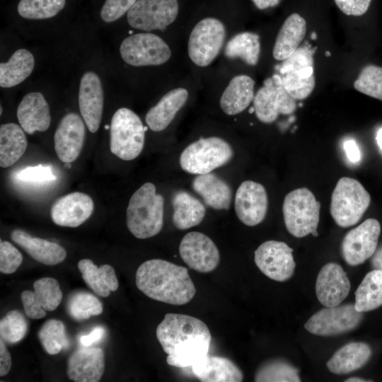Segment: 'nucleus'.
<instances>
[{
	"label": "nucleus",
	"mask_w": 382,
	"mask_h": 382,
	"mask_svg": "<svg viewBox=\"0 0 382 382\" xmlns=\"http://www.w3.org/2000/svg\"><path fill=\"white\" fill-rule=\"evenodd\" d=\"M105 333V330L103 327L98 326L93 329L91 332L80 337V343L83 347H90L94 343L100 341Z\"/></svg>",
	"instance_id": "obj_50"
},
{
	"label": "nucleus",
	"mask_w": 382,
	"mask_h": 382,
	"mask_svg": "<svg viewBox=\"0 0 382 382\" xmlns=\"http://www.w3.org/2000/svg\"><path fill=\"white\" fill-rule=\"evenodd\" d=\"M280 76L284 88L295 100L306 98L314 89V76L303 78L286 73Z\"/></svg>",
	"instance_id": "obj_45"
},
{
	"label": "nucleus",
	"mask_w": 382,
	"mask_h": 382,
	"mask_svg": "<svg viewBox=\"0 0 382 382\" xmlns=\"http://www.w3.org/2000/svg\"><path fill=\"white\" fill-rule=\"evenodd\" d=\"M108 128H109V126H108V125H106V126H105V129H108Z\"/></svg>",
	"instance_id": "obj_60"
},
{
	"label": "nucleus",
	"mask_w": 382,
	"mask_h": 382,
	"mask_svg": "<svg viewBox=\"0 0 382 382\" xmlns=\"http://www.w3.org/2000/svg\"><path fill=\"white\" fill-rule=\"evenodd\" d=\"M316 33H312V35H311V39L312 40H316Z\"/></svg>",
	"instance_id": "obj_56"
},
{
	"label": "nucleus",
	"mask_w": 382,
	"mask_h": 382,
	"mask_svg": "<svg viewBox=\"0 0 382 382\" xmlns=\"http://www.w3.org/2000/svg\"><path fill=\"white\" fill-rule=\"evenodd\" d=\"M382 306V271L373 270L366 274L355 291V308L359 312Z\"/></svg>",
	"instance_id": "obj_35"
},
{
	"label": "nucleus",
	"mask_w": 382,
	"mask_h": 382,
	"mask_svg": "<svg viewBox=\"0 0 382 382\" xmlns=\"http://www.w3.org/2000/svg\"><path fill=\"white\" fill-rule=\"evenodd\" d=\"M23 261L20 251L8 241L0 242V271L11 274L16 271Z\"/></svg>",
	"instance_id": "obj_46"
},
{
	"label": "nucleus",
	"mask_w": 382,
	"mask_h": 382,
	"mask_svg": "<svg viewBox=\"0 0 382 382\" xmlns=\"http://www.w3.org/2000/svg\"><path fill=\"white\" fill-rule=\"evenodd\" d=\"M104 96L99 76L93 71L81 77L79 91V105L82 118L91 133L98 131L103 111Z\"/></svg>",
	"instance_id": "obj_19"
},
{
	"label": "nucleus",
	"mask_w": 382,
	"mask_h": 382,
	"mask_svg": "<svg viewBox=\"0 0 382 382\" xmlns=\"http://www.w3.org/2000/svg\"><path fill=\"white\" fill-rule=\"evenodd\" d=\"M156 335L168 354V364L180 369L191 368L207 355L212 340L203 321L178 313H166L157 326Z\"/></svg>",
	"instance_id": "obj_1"
},
{
	"label": "nucleus",
	"mask_w": 382,
	"mask_h": 382,
	"mask_svg": "<svg viewBox=\"0 0 382 382\" xmlns=\"http://www.w3.org/2000/svg\"><path fill=\"white\" fill-rule=\"evenodd\" d=\"M163 197L151 183L143 184L132 195L127 208V226L139 239L157 235L163 225Z\"/></svg>",
	"instance_id": "obj_3"
},
{
	"label": "nucleus",
	"mask_w": 382,
	"mask_h": 382,
	"mask_svg": "<svg viewBox=\"0 0 382 382\" xmlns=\"http://www.w3.org/2000/svg\"><path fill=\"white\" fill-rule=\"evenodd\" d=\"M35 66L33 55L25 49L17 50L7 62L0 64V86H15L32 73Z\"/></svg>",
	"instance_id": "obj_34"
},
{
	"label": "nucleus",
	"mask_w": 382,
	"mask_h": 382,
	"mask_svg": "<svg viewBox=\"0 0 382 382\" xmlns=\"http://www.w3.org/2000/svg\"><path fill=\"white\" fill-rule=\"evenodd\" d=\"M27 330V320L18 311H8L0 321V336L4 342L14 344L21 341Z\"/></svg>",
	"instance_id": "obj_44"
},
{
	"label": "nucleus",
	"mask_w": 382,
	"mask_h": 382,
	"mask_svg": "<svg viewBox=\"0 0 382 382\" xmlns=\"http://www.w3.org/2000/svg\"><path fill=\"white\" fill-rule=\"evenodd\" d=\"M27 148V139L23 129L15 123H6L0 127V166L7 168L14 164L23 155Z\"/></svg>",
	"instance_id": "obj_33"
},
{
	"label": "nucleus",
	"mask_w": 382,
	"mask_h": 382,
	"mask_svg": "<svg viewBox=\"0 0 382 382\" xmlns=\"http://www.w3.org/2000/svg\"><path fill=\"white\" fill-rule=\"evenodd\" d=\"M178 13V0H137L127 12V21L142 30H163Z\"/></svg>",
	"instance_id": "obj_12"
},
{
	"label": "nucleus",
	"mask_w": 382,
	"mask_h": 382,
	"mask_svg": "<svg viewBox=\"0 0 382 382\" xmlns=\"http://www.w3.org/2000/svg\"><path fill=\"white\" fill-rule=\"evenodd\" d=\"M93 209V201L89 195L74 192L59 198L53 204L51 217L58 226L74 228L85 222Z\"/></svg>",
	"instance_id": "obj_21"
},
{
	"label": "nucleus",
	"mask_w": 382,
	"mask_h": 382,
	"mask_svg": "<svg viewBox=\"0 0 382 382\" xmlns=\"http://www.w3.org/2000/svg\"><path fill=\"white\" fill-rule=\"evenodd\" d=\"M13 179L18 184L28 187H42L57 180L50 165L39 164L19 169L13 174Z\"/></svg>",
	"instance_id": "obj_42"
},
{
	"label": "nucleus",
	"mask_w": 382,
	"mask_h": 382,
	"mask_svg": "<svg viewBox=\"0 0 382 382\" xmlns=\"http://www.w3.org/2000/svg\"><path fill=\"white\" fill-rule=\"evenodd\" d=\"M64 166L68 168H70L71 166V163H65Z\"/></svg>",
	"instance_id": "obj_57"
},
{
	"label": "nucleus",
	"mask_w": 382,
	"mask_h": 382,
	"mask_svg": "<svg viewBox=\"0 0 382 382\" xmlns=\"http://www.w3.org/2000/svg\"><path fill=\"white\" fill-rule=\"evenodd\" d=\"M224 24L214 18H206L192 29L188 41V54L199 66L209 65L219 54L225 39Z\"/></svg>",
	"instance_id": "obj_9"
},
{
	"label": "nucleus",
	"mask_w": 382,
	"mask_h": 382,
	"mask_svg": "<svg viewBox=\"0 0 382 382\" xmlns=\"http://www.w3.org/2000/svg\"><path fill=\"white\" fill-rule=\"evenodd\" d=\"M179 253L191 269L201 273L212 272L219 263V251L213 241L205 234L192 231L180 241Z\"/></svg>",
	"instance_id": "obj_15"
},
{
	"label": "nucleus",
	"mask_w": 382,
	"mask_h": 382,
	"mask_svg": "<svg viewBox=\"0 0 382 382\" xmlns=\"http://www.w3.org/2000/svg\"><path fill=\"white\" fill-rule=\"evenodd\" d=\"M173 223L180 230L188 229L199 224L206 213L204 204L186 191L179 190L172 198Z\"/></svg>",
	"instance_id": "obj_31"
},
{
	"label": "nucleus",
	"mask_w": 382,
	"mask_h": 382,
	"mask_svg": "<svg viewBox=\"0 0 382 382\" xmlns=\"http://www.w3.org/2000/svg\"><path fill=\"white\" fill-rule=\"evenodd\" d=\"M380 233V223L372 218L348 231L341 244L344 260L351 266L364 263L376 251Z\"/></svg>",
	"instance_id": "obj_13"
},
{
	"label": "nucleus",
	"mask_w": 382,
	"mask_h": 382,
	"mask_svg": "<svg viewBox=\"0 0 382 382\" xmlns=\"http://www.w3.org/2000/svg\"><path fill=\"white\" fill-rule=\"evenodd\" d=\"M320 211V203L310 190L301 187L291 191L285 196L282 205L288 232L296 238L309 234L317 237Z\"/></svg>",
	"instance_id": "obj_4"
},
{
	"label": "nucleus",
	"mask_w": 382,
	"mask_h": 382,
	"mask_svg": "<svg viewBox=\"0 0 382 382\" xmlns=\"http://www.w3.org/2000/svg\"><path fill=\"white\" fill-rule=\"evenodd\" d=\"M363 318L354 304L326 307L314 313L305 323V329L319 336H335L357 328Z\"/></svg>",
	"instance_id": "obj_10"
},
{
	"label": "nucleus",
	"mask_w": 382,
	"mask_h": 382,
	"mask_svg": "<svg viewBox=\"0 0 382 382\" xmlns=\"http://www.w3.org/2000/svg\"><path fill=\"white\" fill-rule=\"evenodd\" d=\"M370 203L369 193L357 180L343 177L332 193L330 214L339 226L349 227L361 219Z\"/></svg>",
	"instance_id": "obj_5"
},
{
	"label": "nucleus",
	"mask_w": 382,
	"mask_h": 382,
	"mask_svg": "<svg viewBox=\"0 0 382 382\" xmlns=\"http://www.w3.org/2000/svg\"><path fill=\"white\" fill-rule=\"evenodd\" d=\"M354 87L360 93L382 100V67L364 66L355 80Z\"/></svg>",
	"instance_id": "obj_43"
},
{
	"label": "nucleus",
	"mask_w": 382,
	"mask_h": 382,
	"mask_svg": "<svg viewBox=\"0 0 382 382\" xmlns=\"http://www.w3.org/2000/svg\"><path fill=\"white\" fill-rule=\"evenodd\" d=\"M86 129L81 117L71 112L60 120L54 136V150L59 159L72 163L79 156L85 140Z\"/></svg>",
	"instance_id": "obj_18"
},
{
	"label": "nucleus",
	"mask_w": 382,
	"mask_h": 382,
	"mask_svg": "<svg viewBox=\"0 0 382 382\" xmlns=\"http://www.w3.org/2000/svg\"><path fill=\"white\" fill-rule=\"evenodd\" d=\"M255 381L299 382V370L289 363L274 359L263 364L255 376Z\"/></svg>",
	"instance_id": "obj_38"
},
{
	"label": "nucleus",
	"mask_w": 382,
	"mask_h": 382,
	"mask_svg": "<svg viewBox=\"0 0 382 382\" xmlns=\"http://www.w3.org/2000/svg\"><path fill=\"white\" fill-rule=\"evenodd\" d=\"M345 381L346 382H364V381H367L361 378H358V377H352V378H349L347 379Z\"/></svg>",
	"instance_id": "obj_55"
},
{
	"label": "nucleus",
	"mask_w": 382,
	"mask_h": 382,
	"mask_svg": "<svg viewBox=\"0 0 382 382\" xmlns=\"http://www.w3.org/2000/svg\"><path fill=\"white\" fill-rule=\"evenodd\" d=\"M194 376L202 382H240L241 370L231 359L209 354L191 366Z\"/></svg>",
	"instance_id": "obj_25"
},
{
	"label": "nucleus",
	"mask_w": 382,
	"mask_h": 382,
	"mask_svg": "<svg viewBox=\"0 0 382 382\" xmlns=\"http://www.w3.org/2000/svg\"><path fill=\"white\" fill-rule=\"evenodd\" d=\"M137 0H105L100 17L106 23L115 21L132 7Z\"/></svg>",
	"instance_id": "obj_47"
},
{
	"label": "nucleus",
	"mask_w": 382,
	"mask_h": 382,
	"mask_svg": "<svg viewBox=\"0 0 382 382\" xmlns=\"http://www.w3.org/2000/svg\"><path fill=\"white\" fill-rule=\"evenodd\" d=\"M325 56L329 57L330 56V53L329 52H325Z\"/></svg>",
	"instance_id": "obj_58"
},
{
	"label": "nucleus",
	"mask_w": 382,
	"mask_h": 382,
	"mask_svg": "<svg viewBox=\"0 0 382 382\" xmlns=\"http://www.w3.org/2000/svg\"><path fill=\"white\" fill-rule=\"evenodd\" d=\"M260 52V37L250 32H243L234 35L227 43L224 52L227 57L241 58L251 66L257 64Z\"/></svg>",
	"instance_id": "obj_36"
},
{
	"label": "nucleus",
	"mask_w": 382,
	"mask_h": 382,
	"mask_svg": "<svg viewBox=\"0 0 382 382\" xmlns=\"http://www.w3.org/2000/svg\"><path fill=\"white\" fill-rule=\"evenodd\" d=\"M313 50L307 45L298 48L294 54L278 67L281 75L289 73L297 76L309 78L314 76Z\"/></svg>",
	"instance_id": "obj_39"
},
{
	"label": "nucleus",
	"mask_w": 382,
	"mask_h": 382,
	"mask_svg": "<svg viewBox=\"0 0 382 382\" xmlns=\"http://www.w3.org/2000/svg\"><path fill=\"white\" fill-rule=\"evenodd\" d=\"M66 0H21L18 4L19 15L27 19H46L61 11Z\"/></svg>",
	"instance_id": "obj_41"
},
{
	"label": "nucleus",
	"mask_w": 382,
	"mask_h": 382,
	"mask_svg": "<svg viewBox=\"0 0 382 382\" xmlns=\"http://www.w3.org/2000/svg\"><path fill=\"white\" fill-rule=\"evenodd\" d=\"M339 9L347 16H359L364 14L371 0H334Z\"/></svg>",
	"instance_id": "obj_48"
},
{
	"label": "nucleus",
	"mask_w": 382,
	"mask_h": 382,
	"mask_svg": "<svg viewBox=\"0 0 382 382\" xmlns=\"http://www.w3.org/2000/svg\"><path fill=\"white\" fill-rule=\"evenodd\" d=\"M37 337L45 350L51 355L59 353L69 346L65 326L59 320L46 321L39 330Z\"/></svg>",
	"instance_id": "obj_37"
},
{
	"label": "nucleus",
	"mask_w": 382,
	"mask_h": 382,
	"mask_svg": "<svg viewBox=\"0 0 382 382\" xmlns=\"http://www.w3.org/2000/svg\"><path fill=\"white\" fill-rule=\"evenodd\" d=\"M371 354L368 344L350 342L339 349L327 361L326 366L335 374H347L364 366L370 359Z\"/></svg>",
	"instance_id": "obj_29"
},
{
	"label": "nucleus",
	"mask_w": 382,
	"mask_h": 382,
	"mask_svg": "<svg viewBox=\"0 0 382 382\" xmlns=\"http://www.w3.org/2000/svg\"><path fill=\"white\" fill-rule=\"evenodd\" d=\"M11 239L35 260L46 265H55L66 257L65 249L57 243L33 237L27 232L16 229Z\"/></svg>",
	"instance_id": "obj_24"
},
{
	"label": "nucleus",
	"mask_w": 382,
	"mask_h": 382,
	"mask_svg": "<svg viewBox=\"0 0 382 382\" xmlns=\"http://www.w3.org/2000/svg\"><path fill=\"white\" fill-rule=\"evenodd\" d=\"M104 370V352L100 347L79 348L69 356L67 361V376L75 382L99 381Z\"/></svg>",
	"instance_id": "obj_22"
},
{
	"label": "nucleus",
	"mask_w": 382,
	"mask_h": 382,
	"mask_svg": "<svg viewBox=\"0 0 382 382\" xmlns=\"http://www.w3.org/2000/svg\"><path fill=\"white\" fill-rule=\"evenodd\" d=\"M254 111L257 119L272 123L279 114L290 115L296 108V100L284 88L281 76L274 74L266 79L253 99Z\"/></svg>",
	"instance_id": "obj_11"
},
{
	"label": "nucleus",
	"mask_w": 382,
	"mask_h": 382,
	"mask_svg": "<svg viewBox=\"0 0 382 382\" xmlns=\"http://www.w3.org/2000/svg\"><path fill=\"white\" fill-rule=\"evenodd\" d=\"M306 22L296 13L284 21L277 36L272 54L275 59L284 61L299 48L305 37Z\"/></svg>",
	"instance_id": "obj_30"
},
{
	"label": "nucleus",
	"mask_w": 382,
	"mask_h": 382,
	"mask_svg": "<svg viewBox=\"0 0 382 382\" xmlns=\"http://www.w3.org/2000/svg\"><path fill=\"white\" fill-rule=\"evenodd\" d=\"M235 212L245 225L254 226L265 218L268 197L265 188L253 180H245L238 187L235 197Z\"/></svg>",
	"instance_id": "obj_16"
},
{
	"label": "nucleus",
	"mask_w": 382,
	"mask_h": 382,
	"mask_svg": "<svg viewBox=\"0 0 382 382\" xmlns=\"http://www.w3.org/2000/svg\"><path fill=\"white\" fill-rule=\"evenodd\" d=\"M259 9H265L277 6L281 0H252Z\"/></svg>",
	"instance_id": "obj_53"
},
{
	"label": "nucleus",
	"mask_w": 382,
	"mask_h": 382,
	"mask_svg": "<svg viewBox=\"0 0 382 382\" xmlns=\"http://www.w3.org/2000/svg\"><path fill=\"white\" fill-rule=\"evenodd\" d=\"M233 156V149L224 139L217 137L201 138L183 150L180 165L189 173L203 175L226 164Z\"/></svg>",
	"instance_id": "obj_7"
},
{
	"label": "nucleus",
	"mask_w": 382,
	"mask_h": 382,
	"mask_svg": "<svg viewBox=\"0 0 382 382\" xmlns=\"http://www.w3.org/2000/svg\"><path fill=\"white\" fill-rule=\"evenodd\" d=\"M254 80L247 75L234 76L224 90L220 107L228 115L244 111L254 99Z\"/></svg>",
	"instance_id": "obj_28"
},
{
	"label": "nucleus",
	"mask_w": 382,
	"mask_h": 382,
	"mask_svg": "<svg viewBox=\"0 0 382 382\" xmlns=\"http://www.w3.org/2000/svg\"><path fill=\"white\" fill-rule=\"evenodd\" d=\"M187 98L188 91L183 88H174L166 93L147 112L145 120L148 127L154 132L164 130L184 106Z\"/></svg>",
	"instance_id": "obj_26"
},
{
	"label": "nucleus",
	"mask_w": 382,
	"mask_h": 382,
	"mask_svg": "<svg viewBox=\"0 0 382 382\" xmlns=\"http://www.w3.org/2000/svg\"><path fill=\"white\" fill-rule=\"evenodd\" d=\"M136 284L148 297L176 306L186 304L196 293L186 267L161 259L149 260L139 265Z\"/></svg>",
	"instance_id": "obj_2"
},
{
	"label": "nucleus",
	"mask_w": 382,
	"mask_h": 382,
	"mask_svg": "<svg viewBox=\"0 0 382 382\" xmlns=\"http://www.w3.org/2000/svg\"><path fill=\"white\" fill-rule=\"evenodd\" d=\"M34 291L21 294L25 314L31 319H40L47 311L55 310L62 299L59 282L52 277H42L33 283Z\"/></svg>",
	"instance_id": "obj_17"
},
{
	"label": "nucleus",
	"mask_w": 382,
	"mask_h": 382,
	"mask_svg": "<svg viewBox=\"0 0 382 382\" xmlns=\"http://www.w3.org/2000/svg\"><path fill=\"white\" fill-rule=\"evenodd\" d=\"M11 357L3 340H0V376H6L11 367Z\"/></svg>",
	"instance_id": "obj_51"
},
{
	"label": "nucleus",
	"mask_w": 382,
	"mask_h": 382,
	"mask_svg": "<svg viewBox=\"0 0 382 382\" xmlns=\"http://www.w3.org/2000/svg\"><path fill=\"white\" fill-rule=\"evenodd\" d=\"M122 59L134 66L161 65L171 56L166 42L150 33H140L126 37L120 47Z\"/></svg>",
	"instance_id": "obj_8"
},
{
	"label": "nucleus",
	"mask_w": 382,
	"mask_h": 382,
	"mask_svg": "<svg viewBox=\"0 0 382 382\" xmlns=\"http://www.w3.org/2000/svg\"><path fill=\"white\" fill-rule=\"evenodd\" d=\"M371 257V265L373 270L382 271V245L376 248Z\"/></svg>",
	"instance_id": "obj_52"
},
{
	"label": "nucleus",
	"mask_w": 382,
	"mask_h": 382,
	"mask_svg": "<svg viewBox=\"0 0 382 382\" xmlns=\"http://www.w3.org/2000/svg\"><path fill=\"white\" fill-rule=\"evenodd\" d=\"M69 315L76 320H83L103 312V304L94 295L86 291L72 294L67 303Z\"/></svg>",
	"instance_id": "obj_40"
},
{
	"label": "nucleus",
	"mask_w": 382,
	"mask_h": 382,
	"mask_svg": "<svg viewBox=\"0 0 382 382\" xmlns=\"http://www.w3.org/2000/svg\"><path fill=\"white\" fill-rule=\"evenodd\" d=\"M293 249L282 241H267L254 253V260L259 270L277 282H285L294 274L296 264Z\"/></svg>",
	"instance_id": "obj_14"
},
{
	"label": "nucleus",
	"mask_w": 382,
	"mask_h": 382,
	"mask_svg": "<svg viewBox=\"0 0 382 382\" xmlns=\"http://www.w3.org/2000/svg\"><path fill=\"white\" fill-rule=\"evenodd\" d=\"M17 117L23 130L32 134L35 131L44 132L50 125V108L43 95L39 92L27 93L17 110Z\"/></svg>",
	"instance_id": "obj_23"
},
{
	"label": "nucleus",
	"mask_w": 382,
	"mask_h": 382,
	"mask_svg": "<svg viewBox=\"0 0 382 382\" xmlns=\"http://www.w3.org/2000/svg\"><path fill=\"white\" fill-rule=\"evenodd\" d=\"M78 269L88 286L101 297L108 296L118 288L115 270L109 265L98 267L91 260L82 259L78 262Z\"/></svg>",
	"instance_id": "obj_32"
},
{
	"label": "nucleus",
	"mask_w": 382,
	"mask_h": 382,
	"mask_svg": "<svg viewBox=\"0 0 382 382\" xmlns=\"http://www.w3.org/2000/svg\"><path fill=\"white\" fill-rule=\"evenodd\" d=\"M376 139L379 149L382 151V127L378 130Z\"/></svg>",
	"instance_id": "obj_54"
},
{
	"label": "nucleus",
	"mask_w": 382,
	"mask_h": 382,
	"mask_svg": "<svg viewBox=\"0 0 382 382\" xmlns=\"http://www.w3.org/2000/svg\"><path fill=\"white\" fill-rule=\"evenodd\" d=\"M192 188L204 203L216 210H228L232 191L229 185L214 173L198 175L192 181Z\"/></svg>",
	"instance_id": "obj_27"
},
{
	"label": "nucleus",
	"mask_w": 382,
	"mask_h": 382,
	"mask_svg": "<svg viewBox=\"0 0 382 382\" xmlns=\"http://www.w3.org/2000/svg\"><path fill=\"white\" fill-rule=\"evenodd\" d=\"M110 129V149L114 155L131 161L141 154L146 128L135 112L126 108L118 109L112 117Z\"/></svg>",
	"instance_id": "obj_6"
},
{
	"label": "nucleus",
	"mask_w": 382,
	"mask_h": 382,
	"mask_svg": "<svg viewBox=\"0 0 382 382\" xmlns=\"http://www.w3.org/2000/svg\"><path fill=\"white\" fill-rule=\"evenodd\" d=\"M343 148L348 160L352 163H357L361 161V154L357 142L352 139H347Z\"/></svg>",
	"instance_id": "obj_49"
},
{
	"label": "nucleus",
	"mask_w": 382,
	"mask_h": 382,
	"mask_svg": "<svg viewBox=\"0 0 382 382\" xmlns=\"http://www.w3.org/2000/svg\"><path fill=\"white\" fill-rule=\"evenodd\" d=\"M350 282L342 266L335 262L325 265L316 282V294L320 303L325 307L340 305L350 291Z\"/></svg>",
	"instance_id": "obj_20"
},
{
	"label": "nucleus",
	"mask_w": 382,
	"mask_h": 382,
	"mask_svg": "<svg viewBox=\"0 0 382 382\" xmlns=\"http://www.w3.org/2000/svg\"><path fill=\"white\" fill-rule=\"evenodd\" d=\"M1 113H2V107L1 106L0 114L1 115Z\"/></svg>",
	"instance_id": "obj_59"
}]
</instances>
